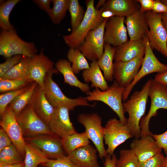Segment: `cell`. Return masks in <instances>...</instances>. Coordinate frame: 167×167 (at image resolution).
I'll use <instances>...</instances> for the list:
<instances>
[{
  "mask_svg": "<svg viewBox=\"0 0 167 167\" xmlns=\"http://www.w3.org/2000/svg\"><path fill=\"white\" fill-rule=\"evenodd\" d=\"M94 2V0L86 1V10L80 25L70 34L63 36L65 42L70 48H78L84 41L87 34L98 28L104 19L101 16L102 9L97 10Z\"/></svg>",
  "mask_w": 167,
  "mask_h": 167,
  "instance_id": "7a4b0ae2",
  "label": "cell"
},
{
  "mask_svg": "<svg viewBox=\"0 0 167 167\" xmlns=\"http://www.w3.org/2000/svg\"><path fill=\"white\" fill-rule=\"evenodd\" d=\"M140 5V10L143 12L152 11L154 0H136Z\"/></svg>",
  "mask_w": 167,
  "mask_h": 167,
  "instance_id": "bcb514c9",
  "label": "cell"
},
{
  "mask_svg": "<svg viewBox=\"0 0 167 167\" xmlns=\"http://www.w3.org/2000/svg\"><path fill=\"white\" fill-rule=\"evenodd\" d=\"M24 139L37 148L49 159H55L66 155L61 138L55 134L39 135L26 137Z\"/></svg>",
  "mask_w": 167,
  "mask_h": 167,
  "instance_id": "4fadbf2b",
  "label": "cell"
},
{
  "mask_svg": "<svg viewBox=\"0 0 167 167\" xmlns=\"http://www.w3.org/2000/svg\"><path fill=\"white\" fill-rule=\"evenodd\" d=\"M161 1L167 6V0H161Z\"/></svg>",
  "mask_w": 167,
  "mask_h": 167,
  "instance_id": "11a10c76",
  "label": "cell"
},
{
  "mask_svg": "<svg viewBox=\"0 0 167 167\" xmlns=\"http://www.w3.org/2000/svg\"><path fill=\"white\" fill-rule=\"evenodd\" d=\"M109 19H104L98 28L90 31L78 48L87 59L92 61H97L103 55L105 43V26Z\"/></svg>",
  "mask_w": 167,
  "mask_h": 167,
  "instance_id": "7c38bea8",
  "label": "cell"
},
{
  "mask_svg": "<svg viewBox=\"0 0 167 167\" xmlns=\"http://www.w3.org/2000/svg\"><path fill=\"white\" fill-rule=\"evenodd\" d=\"M106 1L105 0H100L97 3L96 6L95 7L96 8L97 10L100 9V8L102 7L104 5Z\"/></svg>",
  "mask_w": 167,
  "mask_h": 167,
  "instance_id": "f5cc1de1",
  "label": "cell"
},
{
  "mask_svg": "<svg viewBox=\"0 0 167 167\" xmlns=\"http://www.w3.org/2000/svg\"><path fill=\"white\" fill-rule=\"evenodd\" d=\"M79 122L84 127L85 132L94 144L99 156L103 159L108 154L104 145V127L102 125V118L96 113H81L77 118Z\"/></svg>",
  "mask_w": 167,
  "mask_h": 167,
  "instance_id": "52a82bcc",
  "label": "cell"
},
{
  "mask_svg": "<svg viewBox=\"0 0 167 167\" xmlns=\"http://www.w3.org/2000/svg\"><path fill=\"white\" fill-rule=\"evenodd\" d=\"M38 50L33 42L25 41L18 36L15 29L2 30L0 34V54L7 58L19 55L30 58Z\"/></svg>",
  "mask_w": 167,
  "mask_h": 167,
  "instance_id": "277c9868",
  "label": "cell"
},
{
  "mask_svg": "<svg viewBox=\"0 0 167 167\" xmlns=\"http://www.w3.org/2000/svg\"><path fill=\"white\" fill-rule=\"evenodd\" d=\"M158 146L163 149L165 154L167 155V130L160 134H152Z\"/></svg>",
  "mask_w": 167,
  "mask_h": 167,
  "instance_id": "7bdbcfd3",
  "label": "cell"
},
{
  "mask_svg": "<svg viewBox=\"0 0 167 167\" xmlns=\"http://www.w3.org/2000/svg\"><path fill=\"white\" fill-rule=\"evenodd\" d=\"M125 19V17L115 16L108 20L105 26V43L116 47L128 41Z\"/></svg>",
  "mask_w": 167,
  "mask_h": 167,
  "instance_id": "e0dca14e",
  "label": "cell"
},
{
  "mask_svg": "<svg viewBox=\"0 0 167 167\" xmlns=\"http://www.w3.org/2000/svg\"><path fill=\"white\" fill-rule=\"evenodd\" d=\"M20 0H8L2 2L0 5V27L2 30L15 29L9 20L10 14Z\"/></svg>",
  "mask_w": 167,
  "mask_h": 167,
  "instance_id": "1f68e13d",
  "label": "cell"
},
{
  "mask_svg": "<svg viewBox=\"0 0 167 167\" xmlns=\"http://www.w3.org/2000/svg\"><path fill=\"white\" fill-rule=\"evenodd\" d=\"M149 30L147 35L151 48L159 52L167 59V32L162 21V13L152 11L145 12Z\"/></svg>",
  "mask_w": 167,
  "mask_h": 167,
  "instance_id": "ba28073f",
  "label": "cell"
},
{
  "mask_svg": "<svg viewBox=\"0 0 167 167\" xmlns=\"http://www.w3.org/2000/svg\"><path fill=\"white\" fill-rule=\"evenodd\" d=\"M31 84L18 90L1 94L0 95V116L3 114L9 104L17 96L26 90Z\"/></svg>",
  "mask_w": 167,
  "mask_h": 167,
  "instance_id": "f35d334b",
  "label": "cell"
},
{
  "mask_svg": "<svg viewBox=\"0 0 167 167\" xmlns=\"http://www.w3.org/2000/svg\"><path fill=\"white\" fill-rule=\"evenodd\" d=\"M82 76L85 82H91V87L98 88L102 91H105L109 86L97 61H92L90 65V68L83 71Z\"/></svg>",
  "mask_w": 167,
  "mask_h": 167,
  "instance_id": "484cf974",
  "label": "cell"
},
{
  "mask_svg": "<svg viewBox=\"0 0 167 167\" xmlns=\"http://www.w3.org/2000/svg\"><path fill=\"white\" fill-rule=\"evenodd\" d=\"M0 125L7 134L12 143L24 157L25 141L16 116L8 106L0 116Z\"/></svg>",
  "mask_w": 167,
  "mask_h": 167,
  "instance_id": "5bb4252c",
  "label": "cell"
},
{
  "mask_svg": "<svg viewBox=\"0 0 167 167\" xmlns=\"http://www.w3.org/2000/svg\"><path fill=\"white\" fill-rule=\"evenodd\" d=\"M69 111L65 107L55 108L48 125L52 132L61 138L77 132L70 120Z\"/></svg>",
  "mask_w": 167,
  "mask_h": 167,
  "instance_id": "ac0fdd59",
  "label": "cell"
},
{
  "mask_svg": "<svg viewBox=\"0 0 167 167\" xmlns=\"http://www.w3.org/2000/svg\"><path fill=\"white\" fill-rule=\"evenodd\" d=\"M37 85L36 82H33L26 90L17 96L8 105V106L16 116L29 103Z\"/></svg>",
  "mask_w": 167,
  "mask_h": 167,
  "instance_id": "f546056e",
  "label": "cell"
},
{
  "mask_svg": "<svg viewBox=\"0 0 167 167\" xmlns=\"http://www.w3.org/2000/svg\"><path fill=\"white\" fill-rule=\"evenodd\" d=\"M102 7L113 12L116 16L125 17L140 9L139 3L133 0H107Z\"/></svg>",
  "mask_w": 167,
  "mask_h": 167,
  "instance_id": "d4e9b609",
  "label": "cell"
},
{
  "mask_svg": "<svg viewBox=\"0 0 167 167\" xmlns=\"http://www.w3.org/2000/svg\"><path fill=\"white\" fill-rule=\"evenodd\" d=\"M33 82L29 79H12L0 78L1 94L18 90L31 84Z\"/></svg>",
  "mask_w": 167,
  "mask_h": 167,
  "instance_id": "8d00e7d4",
  "label": "cell"
},
{
  "mask_svg": "<svg viewBox=\"0 0 167 167\" xmlns=\"http://www.w3.org/2000/svg\"><path fill=\"white\" fill-rule=\"evenodd\" d=\"M130 147V149L136 156L139 163L144 162L161 152L162 150L152 135L134 139L131 143Z\"/></svg>",
  "mask_w": 167,
  "mask_h": 167,
  "instance_id": "d6986e66",
  "label": "cell"
},
{
  "mask_svg": "<svg viewBox=\"0 0 167 167\" xmlns=\"http://www.w3.org/2000/svg\"><path fill=\"white\" fill-rule=\"evenodd\" d=\"M28 74V57L23 56L19 62L9 70L0 78L12 79H29Z\"/></svg>",
  "mask_w": 167,
  "mask_h": 167,
  "instance_id": "d6a6232c",
  "label": "cell"
},
{
  "mask_svg": "<svg viewBox=\"0 0 167 167\" xmlns=\"http://www.w3.org/2000/svg\"><path fill=\"white\" fill-rule=\"evenodd\" d=\"M133 137L126 124L116 118L109 119L104 127V141L109 155L113 154L117 147Z\"/></svg>",
  "mask_w": 167,
  "mask_h": 167,
  "instance_id": "8fae6325",
  "label": "cell"
},
{
  "mask_svg": "<svg viewBox=\"0 0 167 167\" xmlns=\"http://www.w3.org/2000/svg\"><path fill=\"white\" fill-rule=\"evenodd\" d=\"M145 13L140 10L125 17L128 35L131 41L143 39L149 30Z\"/></svg>",
  "mask_w": 167,
  "mask_h": 167,
  "instance_id": "ffe728a7",
  "label": "cell"
},
{
  "mask_svg": "<svg viewBox=\"0 0 167 167\" xmlns=\"http://www.w3.org/2000/svg\"><path fill=\"white\" fill-rule=\"evenodd\" d=\"M12 143L7 134L4 129L1 127L0 129V151Z\"/></svg>",
  "mask_w": 167,
  "mask_h": 167,
  "instance_id": "ee69618b",
  "label": "cell"
},
{
  "mask_svg": "<svg viewBox=\"0 0 167 167\" xmlns=\"http://www.w3.org/2000/svg\"><path fill=\"white\" fill-rule=\"evenodd\" d=\"M153 12L156 13H167V6L161 0H154Z\"/></svg>",
  "mask_w": 167,
  "mask_h": 167,
  "instance_id": "7dc6e473",
  "label": "cell"
},
{
  "mask_svg": "<svg viewBox=\"0 0 167 167\" xmlns=\"http://www.w3.org/2000/svg\"><path fill=\"white\" fill-rule=\"evenodd\" d=\"M144 56L141 55L129 61L113 63V77L120 86L126 88L132 82L141 67Z\"/></svg>",
  "mask_w": 167,
  "mask_h": 167,
  "instance_id": "9a60e30c",
  "label": "cell"
},
{
  "mask_svg": "<svg viewBox=\"0 0 167 167\" xmlns=\"http://www.w3.org/2000/svg\"><path fill=\"white\" fill-rule=\"evenodd\" d=\"M49 160L41 151L32 144L25 141L24 163L25 167H37Z\"/></svg>",
  "mask_w": 167,
  "mask_h": 167,
  "instance_id": "f1b7e54d",
  "label": "cell"
},
{
  "mask_svg": "<svg viewBox=\"0 0 167 167\" xmlns=\"http://www.w3.org/2000/svg\"><path fill=\"white\" fill-rule=\"evenodd\" d=\"M148 96L151 99V105L148 114L143 117L140 120V137L152 135V134L149 129V124L151 118L157 115L159 109H167L166 87L152 79Z\"/></svg>",
  "mask_w": 167,
  "mask_h": 167,
  "instance_id": "8992f818",
  "label": "cell"
},
{
  "mask_svg": "<svg viewBox=\"0 0 167 167\" xmlns=\"http://www.w3.org/2000/svg\"><path fill=\"white\" fill-rule=\"evenodd\" d=\"M58 72L57 69L48 73L45 77L43 88L46 98L54 108L65 107L70 110H73L78 106L94 107L95 106V103H89L85 97L80 96L73 99L65 95L52 78L54 74Z\"/></svg>",
  "mask_w": 167,
  "mask_h": 167,
  "instance_id": "3957f363",
  "label": "cell"
},
{
  "mask_svg": "<svg viewBox=\"0 0 167 167\" xmlns=\"http://www.w3.org/2000/svg\"><path fill=\"white\" fill-rule=\"evenodd\" d=\"M29 103L37 116L48 125L55 108L46 98L43 88L37 84Z\"/></svg>",
  "mask_w": 167,
  "mask_h": 167,
  "instance_id": "44dd1931",
  "label": "cell"
},
{
  "mask_svg": "<svg viewBox=\"0 0 167 167\" xmlns=\"http://www.w3.org/2000/svg\"><path fill=\"white\" fill-rule=\"evenodd\" d=\"M61 139L63 148L67 155L90 143V140L85 131L80 133L76 132Z\"/></svg>",
  "mask_w": 167,
  "mask_h": 167,
  "instance_id": "83f0119b",
  "label": "cell"
},
{
  "mask_svg": "<svg viewBox=\"0 0 167 167\" xmlns=\"http://www.w3.org/2000/svg\"><path fill=\"white\" fill-rule=\"evenodd\" d=\"M165 157L160 152L146 161L139 163V167H164Z\"/></svg>",
  "mask_w": 167,
  "mask_h": 167,
  "instance_id": "b9f144b4",
  "label": "cell"
},
{
  "mask_svg": "<svg viewBox=\"0 0 167 167\" xmlns=\"http://www.w3.org/2000/svg\"><path fill=\"white\" fill-rule=\"evenodd\" d=\"M162 21L163 25L167 32V13L162 14Z\"/></svg>",
  "mask_w": 167,
  "mask_h": 167,
  "instance_id": "f907efd6",
  "label": "cell"
},
{
  "mask_svg": "<svg viewBox=\"0 0 167 167\" xmlns=\"http://www.w3.org/2000/svg\"><path fill=\"white\" fill-rule=\"evenodd\" d=\"M29 67L28 79L43 88L45 77L49 73L57 69L54 63L44 53L42 48L40 53L28 57Z\"/></svg>",
  "mask_w": 167,
  "mask_h": 167,
  "instance_id": "2e32d148",
  "label": "cell"
},
{
  "mask_svg": "<svg viewBox=\"0 0 167 167\" xmlns=\"http://www.w3.org/2000/svg\"><path fill=\"white\" fill-rule=\"evenodd\" d=\"M42 165L46 167H80L72 162L67 155L55 159H49Z\"/></svg>",
  "mask_w": 167,
  "mask_h": 167,
  "instance_id": "ab89813d",
  "label": "cell"
},
{
  "mask_svg": "<svg viewBox=\"0 0 167 167\" xmlns=\"http://www.w3.org/2000/svg\"><path fill=\"white\" fill-rule=\"evenodd\" d=\"M96 148L90 144L80 147L67 155L74 163L80 167H100Z\"/></svg>",
  "mask_w": 167,
  "mask_h": 167,
  "instance_id": "603a6c76",
  "label": "cell"
},
{
  "mask_svg": "<svg viewBox=\"0 0 167 167\" xmlns=\"http://www.w3.org/2000/svg\"><path fill=\"white\" fill-rule=\"evenodd\" d=\"M0 167H25L24 162L13 164L7 165L0 166Z\"/></svg>",
  "mask_w": 167,
  "mask_h": 167,
  "instance_id": "816d5d0a",
  "label": "cell"
},
{
  "mask_svg": "<svg viewBox=\"0 0 167 167\" xmlns=\"http://www.w3.org/2000/svg\"><path fill=\"white\" fill-rule=\"evenodd\" d=\"M143 40L145 49L141 66L132 82L125 88L122 97V101H124L127 100L135 85L143 77L150 74L162 73L167 70V65L161 62L154 54L147 35L143 37Z\"/></svg>",
  "mask_w": 167,
  "mask_h": 167,
  "instance_id": "9c48e42d",
  "label": "cell"
},
{
  "mask_svg": "<svg viewBox=\"0 0 167 167\" xmlns=\"http://www.w3.org/2000/svg\"><path fill=\"white\" fill-rule=\"evenodd\" d=\"M153 79L167 88V70L164 72L156 74Z\"/></svg>",
  "mask_w": 167,
  "mask_h": 167,
  "instance_id": "681fc988",
  "label": "cell"
},
{
  "mask_svg": "<svg viewBox=\"0 0 167 167\" xmlns=\"http://www.w3.org/2000/svg\"><path fill=\"white\" fill-rule=\"evenodd\" d=\"M23 157L12 143L0 151V166L22 162Z\"/></svg>",
  "mask_w": 167,
  "mask_h": 167,
  "instance_id": "836d02e7",
  "label": "cell"
},
{
  "mask_svg": "<svg viewBox=\"0 0 167 167\" xmlns=\"http://www.w3.org/2000/svg\"><path fill=\"white\" fill-rule=\"evenodd\" d=\"M24 136L32 137L41 135L54 134L49 126L36 114L29 103L16 116Z\"/></svg>",
  "mask_w": 167,
  "mask_h": 167,
  "instance_id": "30bf717a",
  "label": "cell"
},
{
  "mask_svg": "<svg viewBox=\"0 0 167 167\" xmlns=\"http://www.w3.org/2000/svg\"><path fill=\"white\" fill-rule=\"evenodd\" d=\"M67 57L68 61L72 63L71 67L75 74L90 68L87 58L78 48H70Z\"/></svg>",
  "mask_w": 167,
  "mask_h": 167,
  "instance_id": "4dcf8cb0",
  "label": "cell"
},
{
  "mask_svg": "<svg viewBox=\"0 0 167 167\" xmlns=\"http://www.w3.org/2000/svg\"><path fill=\"white\" fill-rule=\"evenodd\" d=\"M145 45L143 39L128 40L115 47V62H126L141 55H144Z\"/></svg>",
  "mask_w": 167,
  "mask_h": 167,
  "instance_id": "7402d4cb",
  "label": "cell"
},
{
  "mask_svg": "<svg viewBox=\"0 0 167 167\" xmlns=\"http://www.w3.org/2000/svg\"><path fill=\"white\" fill-rule=\"evenodd\" d=\"M164 167H167V155L165 157Z\"/></svg>",
  "mask_w": 167,
  "mask_h": 167,
  "instance_id": "db71d44e",
  "label": "cell"
},
{
  "mask_svg": "<svg viewBox=\"0 0 167 167\" xmlns=\"http://www.w3.org/2000/svg\"><path fill=\"white\" fill-rule=\"evenodd\" d=\"M53 7L49 16L52 23L59 24L68 10L70 0H52Z\"/></svg>",
  "mask_w": 167,
  "mask_h": 167,
  "instance_id": "e575fe53",
  "label": "cell"
},
{
  "mask_svg": "<svg viewBox=\"0 0 167 167\" xmlns=\"http://www.w3.org/2000/svg\"><path fill=\"white\" fill-rule=\"evenodd\" d=\"M120 156L117 159L115 167H139V162L130 149H122Z\"/></svg>",
  "mask_w": 167,
  "mask_h": 167,
  "instance_id": "74e56055",
  "label": "cell"
},
{
  "mask_svg": "<svg viewBox=\"0 0 167 167\" xmlns=\"http://www.w3.org/2000/svg\"><path fill=\"white\" fill-rule=\"evenodd\" d=\"M104 167H115L117 158L114 154L112 155L108 154L104 158Z\"/></svg>",
  "mask_w": 167,
  "mask_h": 167,
  "instance_id": "c3c4849f",
  "label": "cell"
},
{
  "mask_svg": "<svg viewBox=\"0 0 167 167\" xmlns=\"http://www.w3.org/2000/svg\"><path fill=\"white\" fill-rule=\"evenodd\" d=\"M125 89L114 80L106 90L102 91L95 88L86 93L87 96L85 98L88 101H98L105 104L117 114L122 122L126 124L127 118L125 116L122 102Z\"/></svg>",
  "mask_w": 167,
  "mask_h": 167,
  "instance_id": "5b68a950",
  "label": "cell"
},
{
  "mask_svg": "<svg viewBox=\"0 0 167 167\" xmlns=\"http://www.w3.org/2000/svg\"><path fill=\"white\" fill-rule=\"evenodd\" d=\"M23 56L15 55L6 58L5 61L0 64V78L3 76L21 60Z\"/></svg>",
  "mask_w": 167,
  "mask_h": 167,
  "instance_id": "60d3db41",
  "label": "cell"
},
{
  "mask_svg": "<svg viewBox=\"0 0 167 167\" xmlns=\"http://www.w3.org/2000/svg\"><path fill=\"white\" fill-rule=\"evenodd\" d=\"M32 1L39 8L46 12L49 15L51 9L50 4L52 2V0H33Z\"/></svg>",
  "mask_w": 167,
  "mask_h": 167,
  "instance_id": "f6af8a7d",
  "label": "cell"
},
{
  "mask_svg": "<svg viewBox=\"0 0 167 167\" xmlns=\"http://www.w3.org/2000/svg\"><path fill=\"white\" fill-rule=\"evenodd\" d=\"M68 10L71 17V32L78 28L83 20L85 13L84 7L78 0H70Z\"/></svg>",
  "mask_w": 167,
  "mask_h": 167,
  "instance_id": "d590c367",
  "label": "cell"
},
{
  "mask_svg": "<svg viewBox=\"0 0 167 167\" xmlns=\"http://www.w3.org/2000/svg\"><path fill=\"white\" fill-rule=\"evenodd\" d=\"M152 80V79L148 80L140 90L134 92L129 99L122 103L124 112L128 115L126 124L135 138L140 137V122L145 113Z\"/></svg>",
  "mask_w": 167,
  "mask_h": 167,
  "instance_id": "6da1fadb",
  "label": "cell"
},
{
  "mask_svg": "<svg viewBox=\"0 0 167 167\" xmlns=\"http://www.w3.org/2000/svg\"><path fill=\"white\" fill-rule=\"evenodd\" d=\"M54 66L63 76L64 83L77 88L84 92L87 93L90 91L89 85L81 82L78 79L68 60L64 59H60L56 62Z\"/></svg>",
  "mask_w": 167,
  "mask_h": 167,
  "instance_id": "cb8c5ba5",
  "label": "cell"
},
{
  "mask_svg": "<svg viewBox=\"0 0 167 167\" xmlns=\"http://www.w3.org/2000/svg\"><path fill=\"white\" fill-rule=\"evenodd\" d=\"M115 47L105 43L104 51L101 57L97 61L101 69L106 81L111 82L113 80V70Z\"/></svg>",
  "mask_w": 167,
  "mask_h": 167,
  "instance_id": "4316f807",
  "label": "cell"
}]
</instances>
